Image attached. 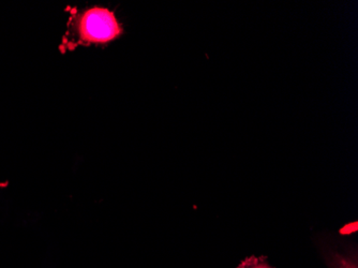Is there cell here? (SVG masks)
Segmentation results:
<instances>
[{
  "mask_svg": "<svg viewBox=\"0 0 358 268\" xmlns=\"http://www.w3.org/2000/svg\"><path fill=\"white\" fill-rule=\"evenodd\" d=\"M80 39L92 43H108L122 34V26L110 10L102 8L86 11L78 20Z\"/></svg>",
  "mask_w": 358,
  "mask_h": 268,
  "instance_id": "obj_1",
  "label": "cell"
},
{
  "mask_svg": "<svg viewBox=\"0 0 358 268\" xmlns=\"http://www.w3.org/2000/svg\"><path fill=\"white\" fill-rule=\"evenodd\" d=\"M255 268H268V267H267V266L261 265V266H257V267H255Z\"/></svg>",
  "mask_w": 358,
  "mask_h": 268,
  "instance_id": "obj_2",
  "label": "cell"
}]
</instances>
